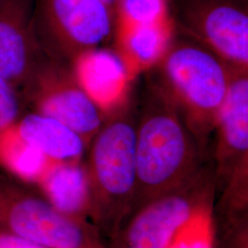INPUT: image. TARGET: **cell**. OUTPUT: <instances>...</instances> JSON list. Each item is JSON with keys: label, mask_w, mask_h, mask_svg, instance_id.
<instances>
[{"label": "cell", "mask_w": 248, "mask_h": 248, "mask_svg": "<svg viewBox=\"0 0 248 248\" xmlns=\"http://www.w3.org/2000/svg\"><path fill=\"white\" fill-rule=\"evenodd\" d=\"M217 175L232 179L248 170V72L232 70L230 87L216 120Z\"/></svg>", "instance_id": "10"}, {"label": "cell", "mask_w": 248, "mask_h": 248, "mask_svg": "<svg viewBox=\"0 0 248 248\" xmlns=\"http://www.w3.org/2000/svg\"><path fill=\"white\" fill-rule=\"evenodd\" d=\"M101 2H103L106 6H108L109 9H112L116 13V7L118 5L119 0H100Z\"/></svg>", "instance_id": "20"}, {"label": "cell", "mask_w": 248, "mask_h": 248, "mask_svg": "<svg viewBox=\"0 0 248 248\" xmlns=\"http://www.w3.org/2000/svg\"><path fill=\"white\" fill-rule=\"evenodd\" d=\"M213 174L202 171L180 188L128 213L111 232L108 248H167L196 208L211 200Z\"/></svg>", "instance_id": "7"}, {"label": "cell", "mask_w": 248, "mask_h": 248, "mask_svg": "<svg viewBox=\"0 0 248 248\" xmlns=\"http://www.w3.org/2000/svg\"><path fill=\"white\" fill-rule=\"evenodd\" d=\"M156 66V84L202 147L215 128L233 69L202 45L175 36Z\"/></svg>", "instance_id": "2"}, {"label": "cell", "mask_w": 248, "mask_h": 248, "mask_svg": "<svg viewBox=\"0 0 248 248\" xmlns=\"http://www.w3.org/2000/svg\"><path fill=\"white\" fill-rule=\"evenodd\" d=\"M70 67L80 87L106 117L127 102L135 77L117 50H89L79 54Z\"/></svg>", "instance_id": "11"}, {"label": "cell", "mask_w": 248, "mask_h": 248, "mask_svg": "<svg viewBox=\"0 0 248 248\" xmlns=\"http://www.w3.org/2000/svg\"><path fill=\"white\" fill-rule=\"evenodd\" d=\"M53 163L22 137L17 123L0 132V168L9 176L35 186Z\"/></svg>", "instance_id": "15"}, {"label": "cell", "mask_w": 248, "mask_h": 248, "mask_svg": "<svg viewBox=\"0 0 248 248\" xmlns=\"http://www.w3.org/2000/svg\"><path fill=\"white\" fill-rule=\"evenodd\" d=\"M135 152L136 186L129 213L185 186L204 169L201 144L157 84H152L136 124Z\"/></svg>", "instance_id": "1"}, {"label": "cell", "mask_w": 248, "mask_h": 248, "mask_svg": "<svg viewBox=\"0 0 248 248\" xmlns=\"http://www.w3.org/2000/svg\"><path fill=\"white\" fill-rule=\"evenodd\" d=\"M0 248H47L0 231Z\"/></svg>", "instance_id": "19"}, {"label": "cell", "mask_w": 248, "mask_h": 248, "mask_svg": "<svg viewBox=\"0 0 248 248\" xmlns=\"http://www.w3.org/2000/svg\"><path fill=\"white\" fill-rule=\"evenodd\" d=\"M88 148L89 218L110 235L130 212L136 186V124L126 103L107 116Z\"/></svg>", "instance_id": "3"}, {"label": "cell", "mask_w": 248, "mask_h": 248, "mask_svg": "<svg viewBox=\"0 0 248 248\" xmlns=\"http://www.w3.org/2000/svg\"><path fill=\"white\" fill-rule=\"evenodd\" d=\"M175 32L170 17L154 24L116 28V50L136 77L157 65L167 53Z\"/></svg>", "instance_id": "13"}, {"label": "cell", "mask_w": 248, "mask_h": 248, "mask_svg": "<svg viewBox=\"0 0 248 248\" xmlns=\"http://www.w3.org/2000/svg\"><path fill=\"white\" fill-rule=\"evenodd\" d=\"M169 18L168 0H119L116 28L154 24Z\"/></svg>", "instance_id": "17"}, {"label": "cell", "mask_w": 248, "mask_h": 248, "mask_svg": "<svg viewBox=\"0 0 248 248\" xmlns=\"http://www.w3.org/2000/svg\"><path fill=\"white\" fill-rule=\"evenodd\" d=\"M25 106L78 133L89 146L106 115L80 87L68 64L45 57L20 90Z\"/></svg>", "instance_id": "8"}, {"label": "cell", "mask_w": 248, "mask_h": 248, "mask_svg": "<svg viewBox=\"0 0 248 248\" xmlns=\"http://www.w3.org/2000/svg\"><path fill=\"white\" fill-rule=\"evenodd\" d=\"M22 137L53 162H81L88 148L79 135L56 120L28 112L17 123Z\"/></svg>", "instance_id": "14"}, {"label": "cell", "mask_w": 248, "mask_h": 248, "mask_svg": "<svg viewBox=\"0 0 248 248\" xmlns=\"http://www.w3.org/2000/svg\"><path fill=\"white\" fill-rule=\"evenodd\" d=\"M35 186L60 212L84 220L89 217V179L82 161L53 163Z\"/></svg>", "instance_id": "12"}, {"label": "cell", "mask_w": 248, "mask_h": 248, "mask_svg": "<svg viewBox=\"0 0 248 248\" xmlns=\"http://www.w3.org/2000/svg\"><path fill=\"white\" fill-rule=\"evenodd\" d=\"M32 24L45 56L70 65L111 37L116 13L100 0H34Z\"/></svg>", "instance_id": "5"}, {"label": "cell", "mask_w": 248, "mask_h": 248, "mask_svg": "<svg viewBox=\"0 0 248 248\" xmlns=\"http://www.w3.org/2000/svg\"><path fill=\"white\" fill-rule=\"evenodd\" d=\"M25 108L20 91L0 77V132L18 123Z\"/></svg>", "instance_id": "18"}, {"label": "cell", "mask_w": 248, "mask_h": 248, "mask_svg": "<svg viewBox=\"0 0 248 248\" xmlns=\"http://www.w3.org/2000/svg\"><path fill=\"white\" fill-rule=\"evenodd\" d=\"M169 17L183 37L248 72V0H175Z\"/></svg>", "instance_id": "6"}, {"label": "cell", "mask_w": 248, "mask_h": 248, "mask_svg": "<svg viewBox=\"0 0 248 248\" xmlns=\"http://www.w3.org/2000/svg\"><path fill=\"white\" fill-rule=\"evenodd\" d=\"M167 248H215L211 200L198 206L176 232Z\"/></svg>", "instance_id": "16"}, {"label": "cell", "mask_w": 248, "mask_h": 248, "mask_svg": "<svg viewBox=\"0 0 248 248\" xmlns=\"http://www.w3.org/2000/svg\"><path fill=\"white\" fill-rule=\"evenodd\" d=\"M0 231L47 248H108L87 220L60 212L41 193L1 172Z\"/></svg>", "instance_id": "4"}, {"label": "cell", "mask_w": 248, "mask_h": 248, "mask_svg": "<svg viewBox=\"0 0 248 248\" xmlns=\"http://www.w3.org/2000/svg\"><path fill=\"white\" fill-rule=\"evenodd\" d=\"M34 0H0V77L19 91L45 57L32 24Z\"/></svg>", "instance_id": "9"}]
</instances>
